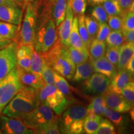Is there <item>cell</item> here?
<instances>
[{"instance_id":"24","label":"cell","mask_w":134,"mask_h":134,"mask_svg":"<svg viewBox=\"0 0 134 134\" xmlns=\"http://www.w3.org/2000/svg\"><path fill=\"white\" fill-rule=\"evenodd\" d=\"M88 49H89L90 57L93 60L98 59L105 55L106 43L105 41H100L96 38H94Z\"/></svg>"},{"instance_id":"36","label":"cell","mask_w":134,"mask_h":134,"mask_svg":"<svg viewBox=\"0 0 134 134\" xmlns=\"http://www.w3.org/2000/svg\"><path fill=\"white\" fill-rule=\"evenodd\" d=\"M85 23L90 37L92 40L94 39L96 36L99 24L93 17L90 16H85Z\"/></svg>"},{"instance_id":"48","label":"cell","mask_w":134,"mask_h":134,"mask_svg":"<svg viewBox=\"0 0 134 134\" xmlns=\"http://www.w3.org/2000/svg\"><path fill=\"white\" fill-rule=\"evenodd\" d=\"M126 69L133 75L134 73V55L130 58L129 61L127 63L126 66Z\"/></svg>"},{"instance_id":"25","label":"cell","mask_w":134,"mask_h":134,"mask_svg":"<svg viewBox=\"0 0 134 134\" xmlns=\"http://www.w3.org/2000/svg\"><path fill=\"white\" fill-rule=\"evenodd\" d=\"M70 59L75 65L86 62L89 58L88 49H78L72 46L68 47Z\"/></svg>"},{"instance_id":"41","label":"cell","mask_w":134,"mask_h":134,"mask_svg":"<svg viewBox=\"0 0 134 134\" xmlns=\"http://www.w3.org/2000/svg\"><path fill=\"white\" fill-rule=\"evenodd\" d=\"M122 27L127 30H134V13L127 11L122 16Z\"/></svg>"},{"instance_id":"14","label":"cell","mask_w":134,"mask_h":134,"mask_svg":"<svg viewBox=\"0 0 134 134\" xmlns=\"http://www.w3.org/2000/svg\"><path fill=\"white\" fill-rule=\"evenodd\" d=\"M16 70L19 81L23 85L32 87L34 90H37L46 84L42 78L31 71H26L18 66H16Z\"/></svg>"},{"instance_id":"11","label":"cell","mask_w":134,"mask_h":134,"mask_svg":"<svg viewBox=\"0 0 134 134\" xmlns=\"http://www.w3.org/2000/svg\"><path fill=\"white\" fill-rule=\"evenodd\" d=\"M107 107L120 113L129 112L133 108V104L127 100L120 93L107 90L103 94Z\"/></svg>"},{"instance_id":"23","label":"cell","mask_w":134,"mask_h":134,"mask_svg":"<svg viewBox=\"0 0 134 134\" xmlns=\"http://www.w3.org/2000/svg\"><path fill=\"white\" fill-rule=\"evenodd\" d=\"M102 116L93 113H88L83 120V130L88 134H94L99 125Z\"/></svg>"},{"instance_id":"15","label":"cell","mask_w":134,"mask_h":134,"mask_svg":"<svg viewBox=\"0 0 134 134\" xmlns=\"http://www.w3.org/2000/svg\"><path fill=\"white\" fill-rule=\"evenodd\" d=\"M21 18V8L10 5H0V21L19 25Z\"/></svg>"},{"instance_id":"44","label":"cell","mask_w":134,"mask_h":134,"mask_svg":"<svg viewBox=\"0 0 134 134\" xmlns=\"http://www.w3.org/2000/svg\"><path fill=\"white\" fill-rule=\"evenodd\" d=\"M121 31L125 42L134 43V30H127L122 28Z\"/></svg>"},{"instance_id":"21","label":"cell","mask_w":134,"mask_h":134,"mask_svg":"<svg viewBox=\"0 0 134 134\" xmlns=\"http://www.w3.org/2000/svg\"><path fill=\"white\" fill-rule=\"evenodd\" d=\"M134 54V43L125 42L119 47V58L117 65V71L126 68L130 58Z\"/></svg>"},{"instance_id":"33","label":"cell","mask_w":134,"mask_h":134,"mask_svg":"<svg viewBox=\"0 0 134 134\" xmlns=\"http://www.w3.org/2000/svg\"><path fill=\"white\" fill-rule=\"evenodd\" d=\"M116 130L114 125L109 119L101 117L99 125L94 134H115Z\"/></svg>"},{"instance_id":"27","label":"cell","mask_w":134,"mask_h":134,"mask_svg":"<svg viewBox=\"0 0 134 134\" xmlns=\"http://www.w3.org/2000/svg\"><path fill=\"white\" fill-rule=\"evenodd\" d=\"M18 27L17 25L0 21V35L6 39L13 41L16 38Z\"/></svg>"},{"instance_id":"26","label":"cell","mask_w":134,"mask_h":134,"mask_svg":"<svg viewBox=\"0 0 134 134\" xmlns=\"http://www.w3.org/2000/svg\"><path fill=\"white\" fill-rule=\"evenodd\" d=\"M54 85L59 91L63 94L66 98L69 100V99L72 100L70 91V86L66 80V78L57 72L54 71ZM70 101V100H69ZM71 103V102H70Z\"/></svg>"},{"instance_id":"1","label":"cell","mask_w":134,"mask_h":134,"mask_svg":"<svg viewBox=\"0 0 134 134\" xmlns=\"http://www.w3.org/2000/svg\"><path fill=\"white\" fill-rule=\"evenodd\" d=\"M44 62L68 80H71L76 65L70 59L68 47L57 41L46 52L41 53Z\"/></svg>"},{"instance_id":"16","label":"cell","mask_w":134,"mask_h":134,"mask_svg":"<svg viewBox=\"0 0 134 134\" xmlns=\"http://www.w3.org/2000/svg\"><path fill=\"white\" fill-rule=\"evenodd\" d=\"M33 49L32 45H18L16 51L17 66L26 71H31V57Z\"/></svg>"},{"instance_id":"4","label":"cell","mask_w":134,"mask_h":134,"mask_svg":"<svg viewBox=\"0 0 134 134\" xmlns=\"http://www.w3.org/2000/svg\"><path fill=\"white\" fill-rule=\"evenodd\" d=\"M36 94L39 103L49 107L58 116H60L71 103L55 85L45 84L36 90Z\"/></svg>"},{"instance_id":"37","label":"cell","mask_w":134,"mask_h":134,"mask_svg":"<svg viewBox=\"0 0 134 134\" xmlns=\"http://www.w3.org/2000/svg\"><path fill=\"white\" fill-rule=\"evenodd\" d=\"M91 16L96 19L99 24L105 23L108 21V15L100 4L96 5L91 12Z\"/></svg>"},{"instance_id":"12","label":"cell","mask_w":134,"mask_h":134,"mask_svg":"<svg viewBox=\"0 0 134 134\" xmlns=\"http://www.w3.org/2000/svg\"><path fill=\"white\" fill-rule=\"evenodd\" d=\"M110 81L106 76L99 73H93L85 80L84 88L85 91L92 94H103L108 90Z\"/></svg>"},{"instance_id":"10","label":"cell","mask_w":134,"mask_h":134,"mask_svg":"<svg viewBox=\"0 0 134 134\" xmlns=\"http://www.w3.org/2000/svg\"><path fill=\"white\" fill-rule=\"evenodd\" d=\"M0 130L6 134L34 133L19 119L0 115Z\"/></svg>"},{"instance_id":"30","label":"cell","mask_w":134,"mask_h":134,"mask_svg":"<svg viewBox=\"0 0 134 134\" xmlns=\"http://www.w3.org/2000/svg\"><path fill=\"white\" fill-rule=\"evenodd\" d=\"M102 116H105L117 126L122 127L125 124V117L121 113L115 111L107 106L104 110Z\"/></svg>"},{"instance_id":"42","label":"cell","mask_w":134,"mask_h":134,"mask_svg":"<svg viewBox=\"0 0 134 134\" xmlns=\"http://www.w3.org/2000/svg\"><path fill=\"white\" fill-rule=\"evenodd\" d=\"M110 31H111V30L106 23L99 24L98 31L97 32L96 36V39L100 41H105Z\"/></svg>"},{"instance_id":"52","label":"cell","mask_w":134,"mask_h":134,"mask_svg":"<svg viewBox=\"0 0 134 134\" xmlns=\"http://www.w3.org/2000/svg\"><path fill=\"white\" fill-rule=\"evenodd\" d=\"M1 133H1V130H0V134H1Z\"/></svg>"},{"instance_id":"31","label":"cell","mask_w":134,"mask_h":134,"mask_svg":"<svg viewBox=\"0 0 134 134\" xmlns=\"http://www.w3.org/2000/svg\"><path fill=\"white\" fill-rule=\"evenodd\" d=\"M105 42L108 46H121L124 43H125L121 30L110 31L108 37L105 39Z\"/></svg>"},{"instance_id":"20","label":"cell","mask_w":134,"mask_h":134,"mask_svg":"<svg viewBox=\"0 0 134 134\" xmlns=\"http://www.w3.org/2000/svg\"><path fill=\"white\" fill-rule=\"evenodd\" d=\"M52 3L51 13L52 19L57 27L64 19L68 0H50Z\"/></svg>"},{"instance_id":"35","label":"cell","mask_w":134,"mask_h":134,"mask_svg":"<svg viewBox=\"0 0 134 134\" xmlns=\"http://www.w3.org/2000/svg\"><path fill=\"white\" fill-rule=\"evenodd\" d=\"M68 3L75 16H81L85 14L87 0H68Z\"/></svg>"},{"instance_id":"18","label":"cell","mask_w":134,"mask_h":134,"mask_svg":"<svg viewBox=\"0 0 134 134\" xmlns=\"http://www.w3.org/2000/svg\"><path fill=\"white\" fill-rule=\"evenodd\" d=\"M133 81V75L125 69L117 71L115 76L110 81L108 90L120 93L129 82Z\"/></svg>"},{"instance_id":"13","label":"cell","mask_w":134,"mask_h":134,"mask_svg":"<svg viewBox=\"0 0 134 134\" xmlns=\"http://www.w3.org/2000/svg\"><path fill=\"white\" fill-rule=\"evenodd\" d=\"M73 18H74V13L70 8L68 0L65 18L59 24L58 29H57L60 42L68 47L70 46L69 36L73 24Z\"/></svg>"},{"instance_id":"43","label":"cell","mask_w":134,"mask_h":134,"mask_svg":"<svg viewBox=\"0 0 134 134\" xmlns=\"http://www.w3.org/2000/svg\"><path fill=\"white\" fill-rule=\"evenodd\" d=\"M108 26L111 31H119L122 27V20L120 16H112L108 17Z\"/></svg>"},{"instance_id":"29","label":"cell","mask_w":134,"mask_h":134,"mask_svg":"<svg viewBox=\"0 0 134 134\" xmlns=\"http://www.w3.org/2000/svg\"><path fill=\"white\" fill-rule=\"evenodd\" d=\"M43 63L44 62L41 53H38L34 48L31 57V71L42 78V70Z\"/></svg>"},{"instance_id":"6","label":"cell","mask_w":134,"mask_h":134,"mask_svg":"<svg viewBox=\"0 0 134 134\" xmlns=\"http://www.w3.org/2000/svg\"><path fill=\"white\" fill-rule=\"evenodd\" d=\"M23 85L18 78L16 67L0 81V115L3 109L19 92Z\"/></svg>"},{"instance_id":"3","label":"cell","mask_w":134,"mask_h":134,"mask_svg":"<svg viewBox=\"0 0 134 134\" xmlns=\"http://www.w3.org/2000/svg\"><path fill=\"white\" fill-rule=\"evenodd\" d=\"M19 119L32 130L34 133H41L50 125L58 123L59 118L49 107L40 103L36 108Z\"/></svg>"},{"instance_id":"47","label":"cell","mask_w":134,"mask_h":134,"mask_svg":"<svg viewBox=\"0 0 134 134\" xmlns=\"http://www.w3.org/2000/svg\"><path fill=\"white\" fill-rule=\"evenodd\" d=\"M25 0H0V5H10L22 8Z\"/></svg>"},{"instance_id":"49","label":"cell","mask_w":134,"mask_h":134,"mask_svg":"<svg viewBox=\"0 0 134 134\" xmlns=\"http://www.w3.org/2000/svg\"><path fill=\"white\" fill-rule=\"evenodd\" d=\"M12 41L9 39H6L4 37H3L2 36L0 35V50L2 49L3 48H4V47H6L7 45L9 44V43H11Z\"/></svg>"},{"instance_id":"5","label":"cell","mask_w":134,"mask_h":134,"mask_svg":"<svg viewBox=\"0 0 134 134\" xmlns=\"http://www.w3.org/2000/svg\"><path fill=\"white\" fill-rule=\"evenodd\" d=\"M58 38L57 26L53 20L47 18L35 31L33 47L38 53L47 52Z\"/></svg>"},{"instance_id":"45","label":"cell","mask_w":134,"mask_h":134,"mask_svg":"<svg viewBox=\"0 0 134 134\" xmlns=\"http://www.w3.org/2000/svg\"><path fill=\"white\" fill-rule=\"evenodd\" d=\"M133 3V0H119V4L121 9L120 16H122L129 11L130 6Z\"/></svg>"},{"instance_id":"8","label":"cell","mask_w":134,"mask_h":134,"mask_svg":"<svg viewBox=\"0 0 134 134\" xmlns=\"http://www.w3.org/2000/svg\"><path fill=\"white\" fill-rule=\"evenodd\" d=\"M88 114V109L81 104H70L58 119V126L61 133H65L70 125L80 120H84Z\"/></svg>"},{"instance_id":"40","label":"cell","mask_w":134,"mask_h":134,"mask_svg":"<svg viewBox=\"0 0 134 134\" xmlns=\"http://www.w3.org/2000/svg\"><path fill=\"white\" fill-rule=\"evenodd\" d=\"M120 94L129 103L133 104L134 101V83L133 81L129 82L120 92Z\"/></svg>"},{"instance_id":"34","label":"cell","mask_w":134,"mask_h":134,"mask_svg":"<svg viewBox=\"0 0 134 134\" xmlns=\"http://www.w3.org/2000/svg\"><path fill=\"white\" fill-rule=\"evenodd\" d=\"M102 6L108 16H120L121 9L118 2H115L113 0H105Z\"/></svg>"},{"instance_id":"32","label":"cell","mask_w":134,"mask_h":134,"mask_svg":"<svg viewBox=\"0 0 134 134\" xmlns=\"http://www.w3.org/2000/svg\"><path fill=\"white\" fill-rule=\"evenodd\" d=\"M78 31L81 37L82 41L87 48H88L91 43L92 39L89 35L88 32L87 31L86 25L85 23V15H81L78 17Z\"/></svg>"},{"instance_id":"39","label":"cell","mask_w":134,"mask_h":134,"mask_svg":"<svg viewBox=\"0 0 134 134\" xmlns=\"http://www.w3.org/2000/svg\"><path fill=\"white\" fill-rule=\"evenodd\" d=\"M105 55L110 62L117 66L119 58V47L108 46L106 48Z\"/></svg>"},{"instance_id":"22","label":"cell","mask_w":134,"mask_h":134,"mask_svg":"<svg viewBox=\"0 0 134 134\" xmlns=\"http://www.w3.org/2000/svg\"><path fill=\"white\" fill-rule=\"evenodd\" d=\"M70 46L78 48V49H88L82 41L78 31V18L75 16L73 18V24L69 36Z\"/></svg>"},{"instance_id":"7","label":"cell","mask_w":134,"mask_h":134,"mask_svg":"<svg viewBox=\"0 0 134 134\" xmlns=\"http://www.w3.org/2000/svg\"><path fill=\"white\" fill-rule=\"evenodd\" d=\"M36 27V13L34 6L31 3L27 6L23 25L20 32L19 44L32 45Z\"/></svg>"},{"instance_id":"38","label":"cell","mask_w":134,"mask_h":134,"mask_svg":"<svg viewBox=\"0 0 134 134\" xmlns=\"http://www.w3.org/2000/svg\"><path fill=\"white\" fill-rule=\"evenodd\" d=\"M54 71L55 70L52 67L45 62L43 63L42 70V78L47 85H54Z\"/></svg>"},{"instance_id":"9","label":"cell","mask_w":134,"mask_h":134,"mask_svg":"<svg viewBox=\"0 0 134 134\" xmlns=\"http://www.w3.org/2000/svg\"><path fill=\"white\" fill-rule=\"evenodd\" d=\"M17 48L18 43L11 42L0 50V81L17 66Z\"/></svg>"},{"instance_id":"19","label":"cell","mask_w":134,"mask_h":134,"mask_svg":"<svg viewBox=\"0 0 134 134\" xmlns=\"http://www.w3.org/2000/svg\"><path fill=\"white\" fill-rule=\"evenodd\" d=\"M93 72L92 58L89 57L88 59L86 62L76 65L74 75L71 80L75 82L85 81L91 76Z\"/></svg>"},{"instance_id":"2","label":"cell","mask_w":134,"mask_h":134,"mask_svg":"<svg viewBox=\"0 0 134 134\" xmlns=\"http://www.w3.org/2000/svg\"><path fill=\"white\" fill-rule=\"evenodd\" d=\"M36 90L32 87L23 85L19 92L3 109V114L19 119L39 104Z\"/></svg>"},{"instance_id":"46","label":"cell","mask_w":134,"mask_h":134,"mask_svg":"<svg viewBox=\"0 0 134 134\" xmlns=\"http://www.w3.org/2000/svg\"><path fill=\"white\" fill-rule=\"evenodd\" d=\"M41 134H59L61 133L60 131L59 126L58 123L53 124L50 125L47 128L43 130L41 133Z\"/></svg>"},{"instance_id":"51","label":"cell","mask_w":134,"mask_h":134,"mask_svg":"<svg viewBox=\"0 0 134 134\" xmlns=\"http://www.w3.org/2000/svg\"><path fill=\"white\" fill-rule=\"evenodd\" d=\"M113 1H115V2H118L119 3V0H113Z\"/></svg>"},{"instance_id":"17","label":"cell","mask_w":134,"mask_h":134,"mask_svg":"<svg viewBox=\"0 0 134 134\" xmlns=\"http://www.w3.org/2000/svg\"><path fill=\"white\" fill-rule=\"evenodd\" d=\"M94 72L99 73L106 76L112 80L116 75L117 70L116 66L110 62L105 57H102L98 59H92Z\"/></svg>"},{"instance_id":"28","label":"cell","mask_w":134,"mask_h":134,"mask_svg":"<svg viewBox=\"0 0 134 134\" xmlns=\"http://www.w3.org/2000/svg\"><path fill=\"white\" fill-rule=\"evenodd\" d=\"M106 105L104 100L103 96H99L92 98L91 103L87 108L88 113H93L102 116Z\"/></svg>"},{"instance_id":"50","label":"cell","mask_w":134,"mask_h":134,"mask_svg":"<svg viewBox=\"0 0 134 134\" xmlns=\"http://www.w3.org/2000/svg\"><path fill=\"white\" fill-rule=\"evenodd\" d=\"M105 0H89L90 4L93 5H98L101 4L104 2Z\"/></svg>"}]
</instances>
